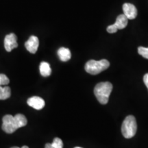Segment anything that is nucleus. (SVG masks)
Returning <instances> with one entry per match:
<instances>
[{
    "instance_id": "obj_1",
    "label": "nucleus",
    "mask_w": 148,
    "mask_h": 148,
    "mask_svg": "<svg viewBox=\"0 0 148 148\" xmlns=\"http://www.w3.org/2000/svg\"><path fill=\"white\" fill-rule=\"evenodd\" d=\"M2 130L8 134H12L20 127L27 125V120L25 115L16 114L15 116L6 114L2 119Z\"/></svg>"
},
{
    "instance_id": "obj_2",
    "label": "nucleus",
    "mask_w": 148,
    "mask_h": 148,
    "mask_svg": "<svg viewBox=\"0 0 148 148\" xmlns=\"http://www.w3.org/2000/svg\"><path fill=\"white\" fill-rule=\"evenodd\" d=\"M112 90V85L110 82H99L94 88V94L99 103L101 104H106L108 102L109 97Z\"/></svg>"
},
{
    "instance_id": "obj_3",
    "label": "nucleus",
    "mask_w": 148,
    "mask_h": 148,
    "mask_svg": "<svg viewBox=\"0 0 148 148\" xmlns=\"http://www.w3.org/2000/svg\"><path fill=\"white\" fill-rule=\"evenodd\" d=\"M109 66H110V62L106 59H102L99 61L90 60H88L85 64L84 69L85 71L91 75H97L108 69Z\"/></svg>"
},
{
    "instance_id": "obj_4",
    "label": "nucleus",
    "mask_w": 148,
    "mask_h": 148,
    "mask_svg": "<svg viewBox=\"0 0 148 148\" xmlns=\"http://www.w3.org/2000/svg\"><path fill=\"white\" fill-rule=\"evenodd\" d=\"M137 124L134 116L128 115L125 118L122 123L121 132L125 138H131L136 134Z\"/></svg>"
},
{
    "instance_id": "obj_5",
    "label": "nucleus",
    "mask_w": 148,
    "mask_h": 148,
    "mask_svg": "<svg viewBox=\"0 0 148 148\" xmlns=\"http://www.w3.org/2000/svg\"><path fill=\"white\" fill-rule=\"evenodd\" d=\"M127 22H128V18L124 14H120L116 17L115 23L112 25H110L107 27V32L110 34H113L117 32L119 29H122L125 28L127 26Z\"/></svg>"
},
{
    "instance_id": "obj_6",
    "label": "nucleus",
    "mask_w": 148,
    "mask_h": 148,
    "mask_svg": "<svg viewBox=\"0 0 148 148\" xmlns=\"http://www.w3.org/2000/svg\"><path fill=\"white\" fill-rule=\"evenodd\" d=\"M16 40L17 37L13 33L6 35L4 38V47L5 50L10 52L14 48L17 47L18 43Z\"/></svg>"
},
{
    "instance_id": "obj_7",
    "label": "nucleus",
    "mask_w": 148,
    "mask_h": 148,
    "mask_svg": "<svg viewBox=\"0 0 148 148\" xmlns=\"http://www.w3.org/2000/svg\"><path fill=\"white\" fill-rule=\"evenodd\" d=\"M123 14L128 19H134L137 16V9L132 3H125L123 5Z\"/></svg>"
},
{
    "instance_id": "obj_8",
    "label": "nucleus",
    "mask_w": 148,
    "mask_h": 148,
    "mask_svg": "<svg viewBox=\"0 0 148 148\" xmlns=\"http://www.w3.org/2000/svg\"><path fill=\"white\" fill-rule=\"evenodd\" d=\"M38 46H39V40L35 36H31L25 43V48L31 53H36Z\"/></svg>"
},
{
    "instance_id": "obj_9",
    "label": "nucleus",
    "mask_w": 148,
    "mask_h": 148,
    "mask_svg": "<svg viewBox=\"0 0 148 148\" xmlns=\"http://www.w3.org/2000/svg\"><path fill=\"white\" fill-rule=\"evenodd\" d=\"M27 104L32 108L36 109V110H41L45 107V101L42 98L38 97V96H34V97H29L27 101Z\"/></svg>"
},
{
    "instance_id": "obj_10",
    "label": "nucleus",
    "mask_w": 148,
    "mask_h": 148,
    "mask_svg": "<svg viewBox=\"0 0 148 148\" xmlns=\"http://www.w3.org/2000/svg\"><path fill=\"white\" fill-rule=\"evenodd\" d=\"M58 56L60 60L63 62H66L71 58V51L68 48L66 47H60L58 50Z\"/></svg>"
},
{
    "instance_id": "obj_11",
    "label": "nucleus",
    "mask_w": 148,
    "mask_h": 148,
    "mask_svg": "<svg viewBox=\"0 0 148 148\" xmlns=\"http://www.w3.org/2000/svg\"><path fill=\"white\" fill-rule=\"evenodd\" d=\"M40 73L43 77L49 76L51 73V69L49 64L47 62H42L39 66Z\"/></svg>"
},
{
    "instance_id": "obj_12",
    "label": "nucleus",
    "mask_w": 148,
    "mask_h": 148,
    "mask_svg": "<svg viewBox=\"0 0 148 148\" xmlns=\"http://www.w3.org/2000/svg\"><path fill=\"white\" fill-rule=\"evenodd\" d=\"M11 95L10 88L8 86H0V100L8 99Z\"/></svg>"
},
{
    "instance_id": "obj_13",
    "label": "nucleus",
    "mask_w": 148,
    "mask_h": 148,
    "mask_svg": "<svg viewBox=\"0 0 148 148\" xmlns=\"http://www.w3.org/2000/svg\"><path fill=\"white\" fill-rule=\"evenodd\" d=\"M63 143L62 140L58 137L55 138L53 140L52 143H47L45 146V148H62Z\"/></svg>"
},
{
    "instance_id": "obj_14",
    "label": "nucleus",
    "mask_w": 148,
    "mask_h": 148,
    "mask_svg": "<svg viewBox=\"0 0 148 148\" xmlns=\"http://www.w3.org/2000/svg\"><path fill=\"white\" fill-rule=\"evenodd\" d=\"M138 52L143 58L148 59V47H139L138 48Z\"/></svg>"
},
{
    "instance_id": "obj_15",
    "label": "nucleus",
    "mask_w": 148,
    "mask_h": 148,
    "mask_svg": "<svg viewBox=\"0 0 148 148\" xmlns=\"http://www.w3.org/2000/svg\"><path fill=\"white\" fill-rule=\"evenodd\" d=\"M10 82L8 77L5 74H0V86H5Z\"/></svg>"
},
{
    "instance_id": "obj_16",
    "label": "nucleus",
    "mask_w": 148,
    "mask_h": 148,
    "mask_svg": "<svg viewBox=\"0 0 148 148\" xmlns=\"http://www.w3.org/2000/svg\"><path fill=\"white\" fill-rule=\"evenodd\" d=\"M143 82L148 89V73H146L143 77Z\"/></svg>"
},
{
    "instance_id": "obj_17",
    "label": "nucleus",
    "mask_w": 148,
    "mask_h": 148,
    "mask_svg": "<svg viewBox=\"0 0 148 148\" xmlns=\"http://www.w3.org/2000/svg\"><path fill=\"white\" fill-rule=\"evenodd\" d=\"M10 148H20V147H12ZM21 148H29V147H28V146H27V145H24Z\"/></svg>"
},
{
    "instance_id": "obj_18",
    "label": "nucleus",
    "mask_w": 148,
    "mask_h": 148,
    "mask_svg": "<svg viewBox=\"0 0 148 148\" xmlns=\"http://www.w3.org/2000/svg\"><path fill=\"white\" fill-rule=\"evenodd\" d=\"M75 148H82V147H75Z\"/></svg>"
}]
</instances>
